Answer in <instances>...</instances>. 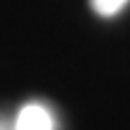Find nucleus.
Instances as JSON below:
<instances>
[{"mask_svg":"<svg viewBox=\"0 0 130 130\" xmlns=\"http://www.w3.org/2000/svg\"><path fill=\"white\" fill-rule=\"evenodd\" d=\"M14 130H56V115L43 101H27L12 119Z\"/></svg>","mask_w":130,"mask_h":130,"instance_id":"1","label":"nucleus"},{"mask_svg":"<svg viewBox=\"0 0 130 130\" xmlns=\"http://www.w3.org/2000/svg\"><path fill=\"white\" fill-rule=\"evenodd\" d=\"M91 10L101 18H115L130 4V0H89Z\"/></svg>","mask_w":130,"mask_h":130,"instance_id":"2","label":"nucleus"},{"mask_svg":"<svg viewBox=\"0 0 130 130\" xmlns=\"http://www.w3.org/2000/svg\"><path fill=\"white\" fill-rule=\"evenodd\" d=\"M0 130H14L12 128V120H8L4 115H0Z\"/></svg>","mask_w":130,"mask_h":130,"instance_id":"3","label":"nucleus"}]
</instances>
